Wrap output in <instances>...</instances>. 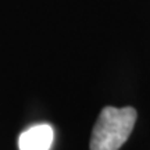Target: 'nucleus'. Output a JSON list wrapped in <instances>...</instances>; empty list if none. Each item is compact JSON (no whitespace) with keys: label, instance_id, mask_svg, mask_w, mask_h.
I'll list each match as a JSON object with an SVG mask.
<instances>
[{"label":"nucleus","instance_id":"f257e3e1","mask_svg":"<svg viewBox=\"0 0 150 150\" xmlns=\"http://www.w3.org/2000/svg\"><path fill=\"white\" fill-rule=\"evenodd\" d=\"M136 117L134 107H104L92 131L91 150H120L128 140Z\"/></svg>","mask_w":150,"mask_h":150},{"label":"nucleus","instance_id":"f03ea898","mask_svg":"<svg viewBox=\"0 0 150 150\" xmlns=\"http://www.w3.org/2000/svg\"><path fill=\"white\" fill-rule=\"evenodd\" d=\"M54 132L49 124H38L20 136V150H49L53 143Z\"/></svg>","mask_w":150,"mask_h":150}]
</instances>
